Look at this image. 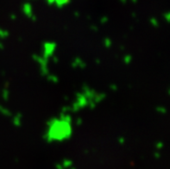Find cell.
<instances>
[{
  "mask_svg": "<svg viewBox=\"0 0 170 169\" xmlns=\"http://www.w3.org/2000/svg\"><path fill=\"white\" fill-rule=\"evenodd\" d=\"M72 133V124L69 118L57 117L52 120L47 129V136L50 141H63L68 139Z\"/></svg>",
  "mask_w": 170,
  "mask_h": 169,
  "instance_id": "cell-1",
  "label": "cell"
}]
</instances>
